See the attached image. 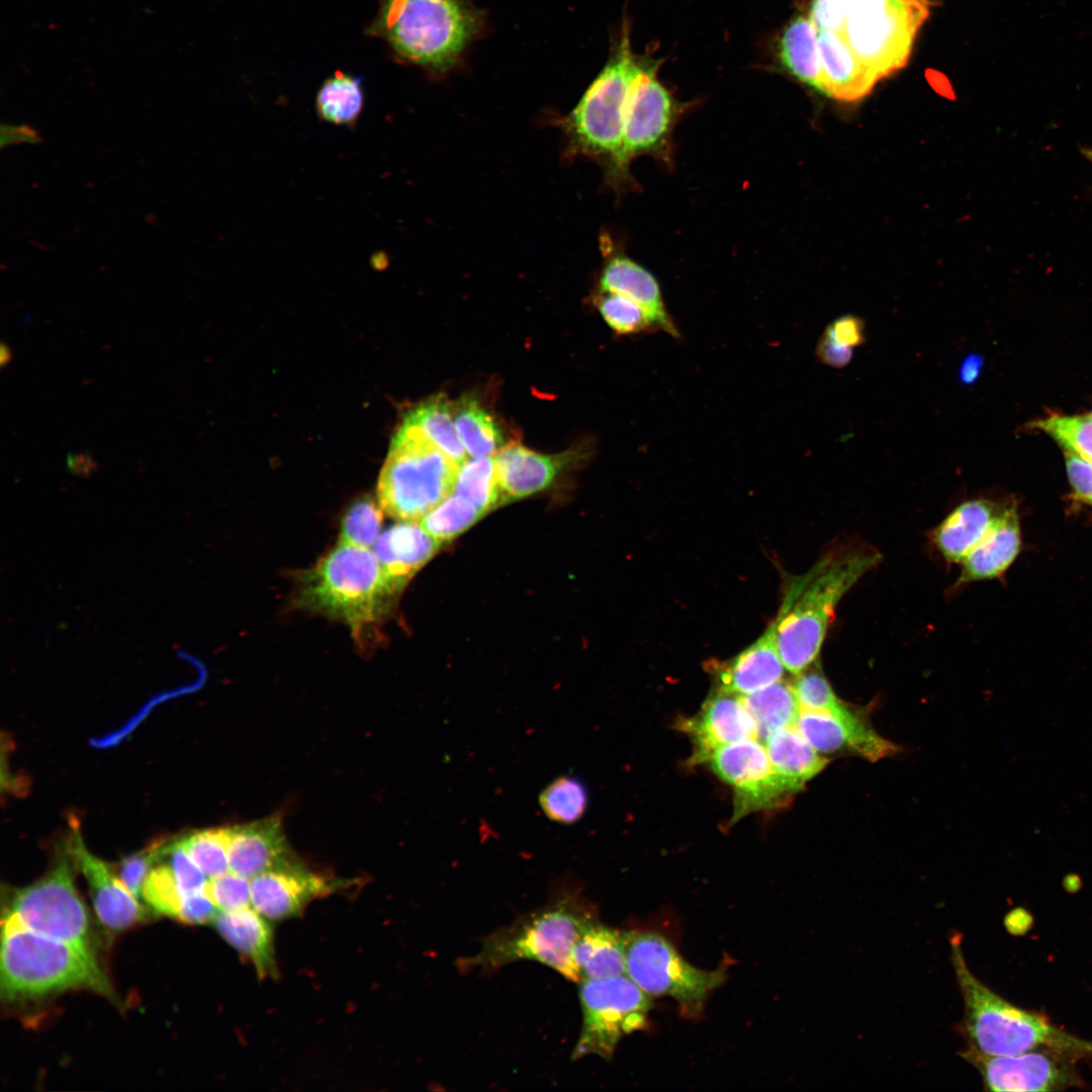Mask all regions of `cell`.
Returning <instances> with one entry per match:
<instances>
[{"label":"cell","instance_id":"ac0fdd59","mask_svg":"<svg viewBox=\"0 0 1092 1092\" xmlns=\"http://www.w3.org/2000/svg\"><path fill=\"white\" fill-rule=\"evenodd\" d=\"M332 890L329 881L293 861L251 879V905L267 919L292 917Z\"/></svg>","mask_w":1092,"mask_h":1092},{"label":"cell","instance_id":"91938a15","mask_svg":"<svg viewBox=\"0 0 1092 1092\" xmlns=\"http://www.w3.org/2000/svg\"><path fill=\"white\" fill-rule=\"evenodd\" d=\"M1088 415H1089V416H1090V418L1092 419V412H1091L1090 414H1088Z\"/></svg>","mask_w":1092,"mask_h":1092},{"label":"cell","instance_id":"6da1fadb","mask_svg":"<svg viewBox=\"0 0 1092 1092\" xmlns=\"http://www.w3.org/2000/svg\"><path fill=\"white\" fill-rule=\"evenodd\" d=\"M881 558L866 546H840L792 581L776 616L777 644L787 671L797 675L815 663L839 602Z\"/></svg>","mask_w":1092,"mask_h":1092},{"label":"cell","instance_id":"f546056e","mask_svg":"<svg viewBox=\"0 0 1092 1092\" xmlns=\"http://www.w3.org/2000/svg\"><path fill=\"white\" fill-rule=\"evenodd\" d=\"M764 742L774 769L795 792L827 764L794 726L775 731Z\"/></svg>","mask_w":1092,"mask_h":1092},{"label":"cell","instance_id":"7bdbcfd3","mask_svg":"<svg viewBox=\"0 0 1092 1092\" xmlns=\"http://www.w3.org/2000/svg\"><path fill=\"white\" fill-rule=\"evenodd\" d=\"M792 682L800 710L838 712L844 704L817 666H810L795 675Z\"/></svg>","mask_w":1092,"mask_h":1092},{"label":"cell","instance_id":"11a10c76","mask_svg":"<svg viewBox=\"0 0 1092 1092\" xmlns=\"http://www.w3.org/2000/svg\"><path fill=\"white\" fill-rule=\"evenodd\" d=\"M68 470L75 476L87 478L97 470V462L89 452L69 453L66 457Z\"/></svg>","mask_w":1092,"mask_h":1092},{"label":"cell","instance_id":"4dcf8cb0","mask_svg":"<svg viewBox=\"0 0 1092 1092\" xmlns=\"http://www.w3.org/2000/svg\"><path fill=\"white\" fill-rule=\"evenodd\" d=\"M780 57L796 79L823 93L818 31L810 17L798 16L787 25L780 41Z\"/></svg>","mask_w":1092,"mask_h":1092},{"label":"cell","instance_id":"681fc988","mask_svg":"<svg viewBox=\"0 0 1092 1092\" xmlns=\"http://www.w3.org/2000/svg\"><path fill=\"white\" fill-rule=\"evenodd\" d=\"M1065 463L1074 496L1092 506V462L1065 452Z\"/></svg>","mask_w":1092,"mask_h":1092},{"label":"cell","instance_id":"d6986e66","mask_svg":"<svg viewBox=\"0 0 1092 1092\" xmlns=\"http://www.w3.org/2000/svg\"><path fill=\"white\" fill-rule=\"evenodd\" d=\"M604 244L606 261L599 277L598 290L618 293L633 300L645 310L658 332L680 340V330L667 310L655 277L626 255L615 253L609 241Z\"/></svg>","mask_w":1092,"mask_h":1092},{"label":"cell","instance_id":"4fadbf2b","mask_svg":"<svg viewBox=\"0 0 1092 1092\" xmlns=\"http://www.w3.org/2000/svg\"><path fill=\"white\" fill-rule=\"evenodd\" d=\"M980 1074L989 1091H1064L1083 1088L1071 1055L1041 1049L1012 1056H990L967 1046L960 1053Z\"/></svg>","mask_w":1092,"mask_h":1092},{"label":"cell","instance_id":"ab89813d","mask_svg":"<svg viewBox=\"0 0 1092 1092\" xmlns=\"http://www.w3.org/2000/svg\"><path fill=\"white\" fill-rule=\"evenodd\" d=\"M483 516L471 503L452 493L419 523L443 545L465 532Z\"/></svg>","mask_w":1092,"mask_h":1092},{"label":"cell","instance_id":"f907efd6","mask_svg":"<svg viewBox=\"0 0 1092 1092\" xmlns=\"http://www.w3.org/2000/svg\"><path fill=\"white\" fill-rule=\"evenodd\" d=\"M219 912L203 891L183 897L178 918L186 923L202 924L214 921Z\"/></svg>","mask_w":1092,"mask_h":1092},{"label":"cell","instance_id":"9c48e42d","mask_svg":"<svg viewBox=\"0 0 1092 1092\" xmlns=\"http://www.w3.org/2000/svg\"><path fill=\"white\" fill-rule=\"evenodd\" d=\"M929 0H849L842 36L878 80L904 68Z\"/></svg>","mask_w":1092,"mask_h":1092},{"label":"cell","instance_id":"9f6ffc18","mask_svg":"<svg viewBox=\"0 0 1092 1092\" xmlns=\"http://www.w3.org/2000/svg\"><path fill=\"white\" fill-rule=\"evenodd\" d=\"M983 365L982 356L977 354L969 355L960 367V380L966 385L973 384L979 378Z\"/></svg>","mask_w":1092,"mask_h":1092},{"label":"cell","instance_id":"cb8c5ba5","mask_svg":"<svg viewBox=\"0 0 1092 1092\" xmlns=\"http://www.w3.org/2000/svg\"><path fill=\"white\" fill-rule=\"evenodd\" d=\"M441 546L419 522L398 521L379 535L373 553L390 583L401 592Z\"/></svg>","mask_w":1092,"mask_h":1092},{"label":"cell","instance_id":"9a60e30c","mask_svg":"<svg viewBox=\"0 0 1092 1092\" xmlns=\"http://www.w3.org/2000/svg\"><path fill=\"white\" fill-rule=\"evenodd\" d=\"M675 120V106L669 91L654 70L644 69L630 90L624 116L622 165L642 155L665 158Z\"/></svg>","mask_w":1092,"mask_h":1092},{"label":"cell","instance_id":"d4e9b609","mask_svg":"<svg viewBox=\"0 0 1092 1092\" xmlns=\"http://www.w3.org/2000/svg\"><path fill=\"white\" fill-rule=\"evenodd\" d=\"M823 93L852 102L867 96L879 81L841 34L818 32Z\"/></svg>","mask_w":1092,"mask_h":1092},{"label":"cell","instance_id":"7c38bea8","mask_svg":"<svg viewBox=\"0 0 1092 1092\" xmlns=\"http://www.w3.org/2000/svg\"><path fill=\"white\" fill-rule=\"evenodd\" d=\"M68 855L39 881L17 891L11 912L21 925L49 937L89 946V919L73 881Z\"/></svg>","mask_w":1092,"mask_h":1092},{"label":"cell","instance_id":"f5cc1de1","mask_svg":"<svg viewBox=\"0 0 1092 1092\" xmlns=\"http://www.w3.org/2000/svg\"><path fill=\"white\" fill-rule=\"evenodd\" d=\"M852 355V348L838 344L824 333L818 340L816 356L826 366L843 368L850 363Z\"/></svg>","mask_w":1092,"mask_h":1092},{"label":"cell","instance_id":"7dc6e473","mask_svg":"<svg viewBox=\"0 0 1092 1092\" xmlns=\"http://www.w3.org/2000/svg\"><path fill=\"white\" fill-rule=\"evenodd\" d=\"M165 845L156 842L144 851L125 858L120 867V879L127 889L135 896L142 895L143 885L152 869L153 862L164 855Z\"/></svg>","mask_w":1092,"mask_h":1092},{"label":"cell","instance_id":"836d02e7","mask_svg":"<svg viewBox=\"0 0 1092 1092\" xmlns=\"http://www.w3.org/2000/svg\"><path fill=\"white\" fill-rule=\"evenodd\" d=\"M741 699L763 741L775 731L794 726L800 713L793 686L784 679Z\"/></svg>","mask_w":1092,"mask_h":1092},{"label":"cell","instance_id":"1f68e13d","mask_svg":"<svg viewBox=\"0 0 1092 1092\" xmlns=\"http://www.w3.org/2000/svg\"><path fill=\"white\" fill-rule=\"evenodd\" d=\"M403 424L423 433L460 467L467 461V452L454 422V405L447 396L436 395L413 407Z\"/></svg>","mask_w":1092,"mask_h":1092},{"label":"cell","instance_id":"e0dca14e","mask_svg":"<svg viewBox=\"0 0 1092 1092\" xmlns=\"http://www.w3.org/2000/svg\"><path fill=\"white\" fill-rule=\"evenodd\" d=\"M684 728L695 745V761H707L723 746L758 739L756 724L741 696L718 688Z\"/></svg>","mask_w":1092,"mask_h":1092},{"label":"cell","instance_id":"d590c367","mask_svg":"<svg viewBox=\"0 0 1092 1092\" xmlns=\"http://www.w3.org/2000/svg\"><path fill=\"white\" fill-rule=\"evenodd\" d=\"M453 493L471 503L483 515L502 506L493 457L466 461L459 469Z\"/></svg>","mask_w":1092,"mask_h":1092},{"label":"cell","instance_id":"b9f144b4","mask_svg":"<svg viewBox=\"0 0 1092 1092\" xmlns=\"http://www.w3.org/2000/svg\"><path fill=\"white\" fill-rule=\"evenodd\" d=\"M383 510L370 497L354 502L343 516L340 542L344 545L369 548L379 537Z\"/></svg>","mask_w":1092,"mask_h":1092},{"label":"cell","instance_id":"60d3db41","mask_svg":"<svg viewBox=\"0 0 1092 1092\" xmlns=\"http://www.w3.org/2000/svg\"><path fill=\"white\" fill-rule=\"evenodd\" d=\"M1031 425L1052 437L1065 452L1092 462V419L1089 415H1054Z\"/></svg>","mask_w":1092,"mask_h":1092},{"label":"cell","instance_id":"8992f818","mask_svg":"<svg viewBox=\"0 0 1092 1092\" xmlns=\"http://www.w3.org/2000/svg\"><path fill=\"white\" fill-rule=\"evenodd\" d=\"M366 33L383 39L404 61L444 72L476 31L468 0H378Z\"/></svg>","mask_w":1092,"mask_h":1092},{"label":"cell","instance_id":"f35d334b","mask_svg":"<svg viewBox=\"0 0 1092 1092\" xmlns=\"http://www.w3.org/2000/svg\"><path fill=\"white\" fill-rule=\"evenodd\" d=\"M594 301L606 324L618 336L640 337L658 332L645 310L621 294L598 290Z\"/></svg>","mask_w":1092,"mask_h":1092},{"label":"cell","instance_id":"74e56055","mask_svg":"<svg viewBox=\"0 0 1092 1092\" xmlns=\"http://www.w3.org/2000/svg\"><path fill=\"white\" fill-rule=\"evenodd\" d=\"M230 841L231 827L200 830L178 840L183 849L209 879L231 871L229 858Z\"/></svg>","mask_w":1092,"mask_h":1092},{"label":"cell","instance_id":"277c9868","mask_svg":"<svg viewBox=\"0 0 1092 1092\" xmlns=\"http://www.w3.org/2000/svg\"><path fill=\"white\" fill-rule=\"evenodd\" d=\"M595 915L574 891L559 893L547 905L520 916L487 935L480 949L462 958V972L491 973L518 961L545 965L566 980L579 983L572 961L574 944Z\"/></svg>","mask_w":1092,"mask_h":1092},{"label":"cell","instance_id":"f1b7e54d","mask_svg":"<svg viewBox=\"0 0 1092 1092\" xmlns=\"http://www.w3.org/2000/svg\"><path fill=\"white\" fill-rule=\"evenodd\" d=\"M572 961L580 981L626 976V931L596 919L576 940Z\"/></svg>","mask_w":1092,"mask_h":1092},{"label":"cell","instance_id":"5b68a950","mask_svg":"<svg viewBox=\"0 0 1092 1092\" xmlns=\"http://www.w3.org/2000/svg\"><path fill=\"white\" fill-rule=\"evenodd\" d=\"M0 987L7 1000L72 988L109 989L89 946L37 933L11 915L2 927Z\"/></svg>","mask_w":1092,"mask_h":1092},{"label":"cell","instance_id":"4316f807","mask_svg":"<svg viewBox=\"0 0 1092 1092\" xmlns=\"http://www.w3.org/2000/svg\"><path fill=\"white\" fill-rule=\"evenodd\" d=\"M1004 506L988 499H972L958 506L933 535L942 556L963 562L992 528Z\"/></svg>","mask_w":1092,"mask_h":1092},{"label":"cell","instance_id":"e575fe53","mask_svg":"<svg viewBox=\"0 0 1092 1092\" xmlns=\"http://www.w3.org/2000/svg\"><path fill=\"white\" fill-rule=\"evenodd\" d=\"M453 405L455 426L468 455L490 456L503 447L499 426L474 397L462 396Z\"/></svg>","mask_w":1092,"mask_h":1092},{"label":"cell","instance_id":"8fae6325","mask_svg":"<svg viewBox=\"0 0 1092 1092\" xmlns=\"http://www.w3.org/2000/svg\"><path fill=\"white\" fill-rule=\"evenodd\" d=\"M582 1024L572 1060H611L620 1040L646 1026L652 997L627 976L578 983Z\"/></svg>","mask_w":1092,"mask_h":1092},{"label":"cell","instance_id":"44dd1931","mask_svg":"<svg viewBox=\"0 0 1092 1092\" xmlns=\"http://www.w3.org/2000/svg\"><path fill=\"white\" fill-rule=\"evenodd\" d=\"M574 456V452L541 454L518 443L499 448L493 459L502 505L545 489Z\"/></svg>","mask_w":1092,"mask_h":1092},{"label":"cell","instance_id":"f6af8a7d","mask_svg":"<svg viewBox=\"0 0 1092 1092\" xmlns=\"http://www.w3.org/2000/svg\"><path fill=\"white\" fill-rule=\"evenodd\" d=\"M204 892L219 911H235L251 905V879L229 871L207 881Z\"/></svg>","mask_w":1092,"mask_h":1092},{"label":"cell","instance_id":"83f0119b","mask_svg":"<svg viewBox=\"0 0 1092 1092\" xmlns=\"http://www.w3.org/2000/svg\"><path fill=\"white\" fill-rule=\"evenodd\" d=\"M213 922L219 934L251 961L261 978L274 975L273 931L265 916L248 906L220 911Z\"/></svg>","mask_w":1092,"mask_h":1092},{"label":"cell","instance_id":"7402d4cb","mask_svg":"<svg viewBox=\"0 0 1092 1092\" xmlns=\"http://www.w3.org/2000/svg\"><path fill=\"white\" fill-rule=\"evenodd\" d=\"M68 850L89 884L94 908L104 925L121 930L140 920L142 909L136 897L105 862L87 850L79 832H74Z\"/></svg>","mask_w":1092,"mask_h":1092},{"label":"cell","instance_id":"816d5d0a","mask_svg":"<svg viewBox=\"0 0 1092 1092\" xmlns=\"http://www.w3.org/2000/svg\"><path fill=\"white\" fill-rule=\"evenodd\" d=\"M824 334L838 344L853 349L864 342V324L855 315H842L828 325Z\"/></svg>","mask_w":1092,"mask_h":1092},{"label":"cell","instance_id":"30bf717a","mask_svg":"<svg viewBox=\"0 0 1092 1092\" xmlns=\"http://www.w3.org/2000/svg\"><path fill=\"white\" fill-rule=\"evenodd\" d=\"M626 976L650 997H669L695 1017L727 979L725 969L702 970L688 963L671 942L653 931H626Z\"/></svg>","mask_w":1092,"mask_h":1092},{"label":"cell","instance_id":"bcb514c9","mask_svg":"<svg viewBox=\"0 0 1092 1092\" xmlns=\"http://www.w3.org/2000/svg\"><path fill=\"white\" fill-rule=\"evenodd\" d=\"M165 854L169 855L182 897L203 892L207 883L206 876L179 844L178 840L166 844Z\"/></svg>","mask_w":1092,"mask_h":1092},{"label":"cell","instance_id":"8d00e7d4","mask_svg":"<svg viewBox=\"0 0 1092 1092\" xmlns=\"http://www.w3.org/2000/svg\"><path fill=\"white\" fill-rule=\"evenodd\" d=\"M588 804L585 785L574 776H560L539 795L544 815L553 822L571 825L584 815Z\"/></svg>","mask_w":1092,"mask_h":1092},{"label":"cell","instance_id":"ee69618b","mask_svg":"<svg viewBox=\"0 0 1092 1092\" xmlns=\"http://www.w3.org/2000/svg\"><path fill=\"white\" fill-rule=\"evenodd\" d=\"M142 896L157 912L178 918L183 897L170 867L159 866L150 871Z\"/></svg>","mask_w":1092,"mask_h":1092},{"label":"cell","instance_id":"db71d44e","mask_svg":"<svg viewBox=\"0 0 1092 1092\" xmlns=\"http://www.w3.org/2000/svg\"><path fill=\"white\" fill-rule=\"evenodd\" d=\"M0 135L1 149L21 144L37 145L43 141L40 131L28 123H2Z\"/></svg>","mask_w":1092,"mask_h":1092},{"label":"cell","instance_id":"7a4b0ae2","mask_svg":"<svg viewBox=\"0 0 1092 1092\" xmlns=\"http://www.w3.org/2000/svg\"><path fill=\"white\" fill-rule=\"evenodd\" d=\"M950 958L960 988L964 1015L959 1026L969 1048L990 1056H1012L1050 1049L1092 1059V1040L1055 1025L1044 1014L1013 1005L983 984L970 970L962 937L950 938Z\"/></svg>","mask_w":1092,"mask_h":1092},{"label":"cell","instance_id":"603a6c76","mask_svg":"<svg viewBox=\"0 0 1092 1092\" xmlns=\"http://www.w3.org/2000/svg\"><path fill=\"white\" fill-rule=\"evenodd\" d=\"M230 870L253 877L292 862L279 817L231 827Z\"/></svg>","mask_w":1092,"mask_h":1092},{"label":"cell","instance_id":"2e32d148","mask_svg":"<svg viewBox=\"0 0 1092 1092\" xmlns=\"http://www.w3.org/2000/svg\"><path fill=\"white\" fill-rule=\"evenodd\" d=\"M794 727L820 753L854 752L878 760L897 751L846 706L838 712L800 710Z\"/></svg>","mask_w":1092,"mask_h":1092},{"label":"cell","instance_id":"52a82bcc","mask_svg":"<svg viewBox=\"0 0 1092 1092\" xmlns=\"http://www.w3.org/2000/svg\"><path fill=\"white\" fill-rule=\"evenodd\" d=\"M643 68L632 53L628 32L575 108L561 121L567 158L601 163L612 182L624 181L623 127L627 99Z\"/></svg>","mask_w":1092,"mask_h":1092},{"label":"cell","instance_id":"ba28073f","mask_svg":"<svg viewBox=\"0 0 1092 1092\" xmlns=\"http://www.w3.org/2000/svg\"><path fill=\"white\" fill-rule=\"evenodd\" d=\"M459 469L423 433L402 424L379 474L378 504L397 521L420 522L453 493Z\"/></svg>","mask_w":1092,"mask_h":1092},{"label":"cell","instance_id":"d6a6232c","mask_svg":"<svg viewBox=\"0 0 1092 1092\" xmlns=\"http://www.w3.org/2000/svg\"><path fill=\"white\" fill-rule=\"evenodd\" d=\"M362 78L341 70L328 77L315 96V111L322 121L354 129L364 107Z\"/></svg>","mask_w":1092,"mask_h":1092},{"label":"cell","instance_id":"5bb4252c","mask_svg":"<svg viewBox=\"0 0 1092 1092\" xmlns=\"http://www.w3.org/2000/svg\"><path fill=\"white\" fill-rule=\"evenodd\" d=\"M707 761L735 790L734 820L756 810L779 807L796 793L776 772L765 745L758 739L723 746Z\"/></svg>","mask_w":1092,"mask_h":1092},{"label":"cell","instance_id":"6f0895ef","mask_svg":"<svg viewBox=\"0 0 1092 1092\" xmlns=\"http://www.w3.org/2000/svg\"><path fill=\"white\" fill-rule=\"evenodd\" d=\"M11 359H12V351H11L10 347L5 342H2L1 345H0V365H1V368H4L6 365H8L10 363Z\"/></svg>","mask_w":1092,"mask_h":1092},{"label":"cell","instance_id":"484cf974","mask_svg":"<svg viewBox=\"0 0 1092 1092\" xmlns=\"http://www.w3.org/2000/svg\"><path fill=\"white\" fill-rule=\"evenodd\" d=\"M1020 549L1015 505L1004 506L992 528L964 559L959 583L994 578L1013 562Z\"/></svg>","mask_w":1092,"mask_h":1092},{"label":"cell","instance_id":"3957f363","mask_svg":"<svg viewBox=\"0 0 1092 1092\" xmlns=\"http://www.w3.org/2000/svg\"><path fill=\"white\" fill-rule=\"evenodd\" d=\"M398 593L373 551L339 543L299 575L296 603L345 623L361 644L388 614Z\"/></svg>","mask_w":1092,"mask_h":1092},{"label":"cell","instance_id":"680465c9","mask_svg":"<svg viewBox=\"0 0 1092 1092\" xmlns=\"http://www.w3.org/2000/svg\"><path fill=\"white\" fill-rule=\"evenodd\" d=\"M1082 153L1092 163V149H1083Z\"/></svg>","mask_w":1092,"mask_h":1092},{"label":"cell","instance_id":"ffe728a7","mask_svg":"<svg viewBox=\"0 0 1092 1092\" xmlns=\"http://www.w3.org/2000/svg\"><path fill=\"white\" fill-rule=\"evenodd\" d=\"M777 619L764 632L736 656L713 661L710 671L718 689L746 696L783 680L785 666L777 644Z\"/></svg>","mask_w":1092,"mask_h":1092},{"label":"cell","instance_id":"c3c4849f","mask_svg":"<svg viewBox=\"0 0 1092 1092\" xmlns=\"http://www.w3.org/2000/svg\"><path fill=\"white\" fill-rule=\"evenodd\" d=\"M849 0H813L810 19L818 32L843 33Z\"/></svg>","mask_w":1092,"mask_h":1092}]
</instances>
